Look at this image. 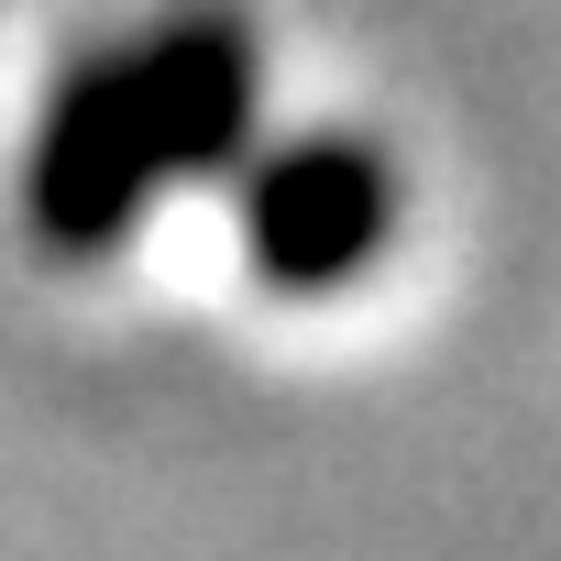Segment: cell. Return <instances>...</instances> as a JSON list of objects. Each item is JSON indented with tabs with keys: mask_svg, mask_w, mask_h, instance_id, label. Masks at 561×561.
<instances>
[{
	"mask_svg": "<svg viewBox=\"0 0 561 561\" xmlns=\"http://www.w3.org/2000/svg\"><path fill=\"white\" fill-rule=\"evenodd\" d=\"M408 231V176L375 133L309 122L231 154V242L275 298H353Z\"/></svg>",
	"mask_w": 561,
	"mask_h": 561,
	"instance_id": "obj_2",
	"label": "cell"
},
{
	"mask_svg": "<svg viewBox=\"0 0 561 561\" xmlns=\"http://www.w3.org/2000/svg\"><path fill=\"white\" fill-rule=\"evenodd\" d=\"M253 133H264V34L231 0H154L45 89L12 154V220L56 264H111L176 198L220 187Z\"/></svg>",
	"mask_w": 561,
	"mask_h": 561,
	"instance_id": "obj_1",
	"label": "cell"
}]
</instances>
